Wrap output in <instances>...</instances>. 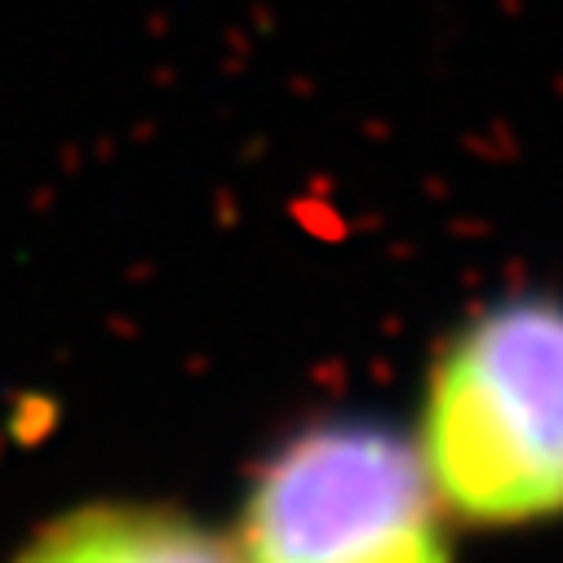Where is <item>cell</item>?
<instances>
[{"label":"cell","mask_w":563,"mask_h":563,"mask_svg":"<svg viewBox=\"0 0 563 563\" xmlns=\"http://www.w3.org/2000/svg\"><path fill=\"white\" fill-rule=\"evenodd\" d=\"M417 457L435 497L475 523L563 510V302H501L449 342Z\"/></svg>","instance_id":"6da1fadb"},{"label":"cell","mask_w":563,"mask_h":563,"mask_svg":"<svg viewBox=\"0 0 563 563\" xmlns=\"http://www.w3.org/2000/svg\"><path fill=\"white\" fill-rule=\"evenodd\" d=\"M235 563H449L435 484L386 427L338 421L275 453L249 493Z\"/></svg>","instance_id":"7a4b0ae2"},{"label":"cell","mask_w":563,"mask_h":563,"mask_svg":"<svg viewBox=\"0 0 563 563\" xmlns=\"http://www.w3.org/2000/svg\"><path fill=\"white\" fill-rule=\"evenodd\" d=\"M19 563H235L205 528L169 510H80L23 550Z\"/></svg>","instance_id":"3957f363"}]
</instances>
